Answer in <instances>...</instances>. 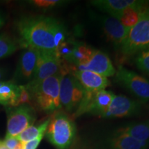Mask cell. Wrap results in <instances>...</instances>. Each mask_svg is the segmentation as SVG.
I'll list each match as a JSON object with an SVG mask.
<instances>
[{
  "instance_id": "cell-3",
  "label": "cell",
  "mask_w": 149,
  "mask_h": 149,
  "mask_svg": "<svg viewBox=\"0 0 149 149\" xmlns=\"http://www.w3.org/2000/svg\"><path fill=\"white\" fill-rule=\"evenodd\" d=\"M86 91L72 72L71 67L61 63L59 80V99L61 107L70 113H75L82 102Z\"/></svg>"
},
{
  "instance_id": "cell-23",
  "label": "cell",
  "mask_w": 149,
  "mask_h": 149,
  "mask_svg": "<svg viewBox=\"0 0 149 149\" xmlns=\"http://www.w3.org/2000/svg\"><path fill=\"white\" fill-rule=\"evenodd\" d=\"M135 64L141 71L149 73V48L137 54Z\"/></svg>"
},
{
  "instance_id": "cell-22",
  "label": "cell",
  "mask_w": 149,
  "mask_h": 149,
  "mask_svg": "<svg viewBox=\"0 0 149 149\" xmlns=\"http://www.w3.org/2000/svg\"><path fill=\"white\" fill-rule=\"evenodd\" d=\"M19 45L10 36L0 35V59L11 55L18 49Z\"/></svg>"
},
{
  "instance_id": "cell-25",
  "label": "cell",
  "mask_w": 149,
  "mask_h": 149,
  "mask_svg": "<svg viewBox=\"0 0 149 149\" xmlns=\"http://www.w3.org/2000/svg\"><path fill=\"white\" fill-rule=\"evenodd\" d=\"M33 4L37 8L41 9H49L57 6L63 4L66 1H57V0H34L32 1Z\"/></svg>"
},
{
  "instance_id": "cell-7",
  "label": "cell",
  "mask_w": 149,
  "mask_h": 149,
  "mask_svg": "<svg viewBox=\"0 0 149 149\" xmlns=\"http://www.w3.org/2000/svg\"><path fill=\"white\" fill-rule=\"evenodd\" d=\"M115 96L114 93L109 91L103 90L96 93L86 91L82 102L74 113V117L86 113L103 117Z\"/></svg>"
},
{
  "instance_id": "cell-20",
  "label": "cell",
  "mask_w": 149,
  "mask_h": 149,
  "mask_svg": "<svg viewBox=\"0 0 149 149\" xmlns=\"http://www.w3.org/2000/svg\"><path fill=\"white\" fill-rule=\"evenodd\" d=\"M94 50L84 44L74 42V48L70 64L75 65L77 68L84 66L92 56Z\"/></svg>"
},
{
  "instance_id": "cell-13",
  "label": "cell",
  "mask_w": 149,
  "mask_h": 149,
  "mask_svg": "<svg viewBox=\"0 0 149 149\" xmlns=\"http://www.w3.org/2000/svg\"><path fill=\"white\" fill-rule=\"evenodd\" d=\"M78 70H89L106 77H112L116 72L109 56L97 50H94L89 61L84 66L78 68Z\"/></svg>"
},
{
  "instance_id": "cell-2",
  "label": "cell",
  "mask_w": 149,
  "mask_h": 149,
  "mask_svg": "<svg viewBox=\"0 0 149 149\" xmlns=\"http://www.w3.org/2000/svg\"><path fill=\"white\" fill-rule=\"evenodd\" d=\"M60 73L35 85H24L31 95V102L40 111L54 113L61 108L59 99Z\"/></svg>"
},
{
  "instance_id": "cell-19",
  "label": "cell",
  "mask_w": 149,
  "mask_h": 149,
  "mask_svg": "<svg viewBox=\"0 0 149 149\" xmlns=\"http://www.w3.org/2000/svg\"><path fill=\"white\" fill-rule=\"evenodd\" d=\"M19 90V85H17L13 81H3L0 86V104L15 107Z\"/></svg>"
},
{
  "instance_id": "cell-10",
  "label": "cell",
  "mask_w": 149,
  "mask_h": 149,
  "mask_svg": "<svg viewBox=\"0 0 149 149\" xmlns=\"http://www.w3.org/2000/svg\"><path fill=\"white\" fill-rule=\"evenodd\" d=\"M38 52L35 48L26 47L22 53L14 75L13 82L17 85H26L33 80Z\"/></svg>"
},
{
  "instance_id": "cell-28",
  "label": "cell",
  "mask_w": 149,
  "mask_h": 149,
  "mask_svg": "<svg viewBox=\"0 0 149 149\" xmlns=\"http://www.w3.org/2000/svg\"><path fill=\"white\" fill-rule=\"evenodd\" d=\"M3 24H4V20H3L2 17L0 15V28L3 25Z\"/></svg>"
},
{
  "instance_id": "cell-5",
  "label": "cell",
  "mask_w": 149,
  "mask_h": 149,
  "mask_svg": "<svg viewBox=\"0 0 149 149\" xmlns=\"http://www.w3.org/2000/svg\"><path fill=\"white\" fill-rule=\"evenodd\" d=\"M149 48V5L141 14L137 23L128 30L120 46L123 55L131 56Z\"/></svg>"
},
{
  "instance_id": "cell-12",
  "label": "cell",
  "mask_w": 149,
  "mask_h": 149,
  "mask_svg": "<svg viewBox=\"0 0 149 149\" xmlns=\"http://www.w3.org/2000/svg\"><path fill=\"white\" fill-rule=\"evenodd\" d=\"M108 40L111 42L118 48L128 32L121 22L112 16H99L97 18Z\"/></svg>"
},
{
  "instance_id": "cell-8",
  "label": "cell",
  "mask_w": 149,
  "mask_h": 149,
  "mask_svg": "<svg viewBox=\"0 0 149 149\" xmlns=\"http://www.w3.org/2000/svg\"><path fill=\"white\" fill-rule=\"evenodd\" d=\"M115 80L141 101L149 100V80L136 72L120 66Z\"/></svg>"
},
{
  "instance_id": "cell-4",
  "label": "cell",
  "mask_w": 149,
  "mask_h": 149,
  "mask_svg": "<svg viewBox=\"0 0 149 149\" xmlns=\"http://www.w3.org/2000/svg\"><path fill=\"white\" fill-rule=\"evenodd\" d=\"M75 135V124L66 114L58 112L51 117L46 137L56 148H69L73 143Z\"/></svg>"
},
{
  "instance_id": "cell-21",
  "label": "cell",
  "mask_w": 149,
  "mask_h": 149,
  "mask_svg": "<svg viewBox=\"0 0 149 149\" xmlns=\"http://www.w3.org/2000/svg\"><path fill=\"white\" fill-rule=\"evenodd\" d=\"M51 117L48 118L47 120L40 123V124L36 126H31L26 129L24 130L16 137L19 141L21 142L26 143L33 139L40 137V136L44 135L46 133V129H47L48 124H49Z\"/></svg>"
},
{
  "instance_id": "cell-15",
  "label": "cell",
  "mask_w": 149,
  "mask_h": 149,
  "mask_svg": "<svg viewBox=\"0 0 149 149\" xmlns=\"http://www.w3.org/2000/svg\"><path fill=\"white\" fill-rule=\"evenodd\" d=\"M141 2V1L136 0H95L90 1L91 5L108 13L112 17H115L125 9L138 5Z\"/></svg>"
},
{
  "instance_id": "cell-9",
  "label": "cell",
  "mask_w": 149,
  "mask_h": 149,
  "mask_svg": "<svg viewBox=\"0 0 149 149\" xmlns=\"http://www.w3.org/2000/svg\"><path fill=\"white\" fill-rule=\"evenodd\" d=\"M36 68L29 85L40 83L47 78L60 73L61 61L56 53L38 51Z\"/></svg>"
},
{
  "instance_id": "cell-24",
  "label": "cell",
  "mask_w": 149,
  "mask_h": 149,
  "mask_svg": "<svg viewBox=\"0 0 149 149\" xmlns=\"http://www.w3.org/2000/svg\"><path fill=\"white\" fill-rule=\"evenodd\" d=\"M20 90L19 93L18 97L17 99L15 107H18V106L23 105V104H29V105L32 106V102H31V95L27 88L24 85H19Z\"/></svg>"
},
{
  "instance_id": "cell-26",
  "label": "cell",
  "mask_w": 149,
  "mask_h": 149,
  "mask_svg": "<svg viewBox=\"0 0 149 149\" xmlns=\"http://www.w3.org/2000/svg\"><path fill=\"white\" fill-rule=\"evenodd\" d=\"M44 135L40 136V137L33 139V140L24 143V149H37V148L39 146V144H40L41 141H42V139H43V137H44Z\"/></svg>"
},
{
  "instance_id": "cell-30",
  "label": "cell",
  "mask_w": 149,
  "mask_h": 149,
  "mask_svg": "<svg viewBox=\"0 0 149 149\" xmlns=\"http://www.w3.org/2000/svg\"><path fill=\"white\" fill-rule=\"evenodd\" d=\"M1 84H2V82H0V86H1Z\"/></svg>"
},
{
  "instance_id": "cell-29",
  "label": "cell",
  "mask_w": 149,
  "mask_h": 149,
  "mask_svg": "<svg viewBox=\"0 0 149 149\" xmlns=\"http://www.w3.org/2000/svg\"><path fill=\"white\" fill-rule=\"evenodd\" d=\"M2 76H3V72H2V70L0 69V79L2 78Z\"/></svg>"
},
{
  "instance_id": "cell-1",
  "label": "cell",
  "mask_w": 149,
  "mask_h": 149,
  "mask_svg": "<svg viewBox=\"0 0 149 149\" xmlns=\"http://www.w3.org/2000/svg\"><path fill=\"white\" fill-rule=\"evenodd\" d=\"M17 26L21 37V46L25 48L57 53L59 46L66 40V31L63 24L49 17L23 18L19 21Z\"/></svg>"
},
{
  "instance_id": "cell-11",
  "label": "cell",
  "mask_w": 149,
  "mask_h": 149,
  "mask_svg": "<svg viewBox=\"0 0 149 149\" xmlns=\"http://www.w3.org/2000/svg\"><path fill=\"white\" fill-rule=\"evenodd\" d=\"M140 109V104L135 100L122 95H115L103 117L116 118L133 116L139 113Z\"/></svg>"
},
{
  "instance_id": "cell-16",
  "label": "cell",
  "mask_w": 149,
  "mask_h": 149,
  "mask_svg": "<svg viewBox=\"0 0 149 149\" xmlns=\"http://www.w3.org/2000/svg\"><path fill=\"white\" fill-rule=\"evenodd\" d=\"M148 4L147 1H141L139 4L126 8L113 17L118 19L126 29H130L137 23L141 14Z\"/></svg>"
},
{
  "instance_id": "cell-17",
  "label": "cell",
  "mask_w": 149,
  "mask_h": 149,
  "mask_svg": "<svg viewBox=\"0 0 149 149\" xmlns=\"http://www.w3.org/2000/svg\"><path fill=\"white\" fill-rule=\"evenodd\" d=\"M125 133L136 140L148 144L149 141V122H135L117 130Z\"/></svg>"
},
{
  "instance_id": "cell-27",
  "label": "cell",
  "mask_w": 149,
  "mask_h": 149,
  "mask_svg": "<svg viewBox=\"0 0 149 149\" xmlns=\"http://www.w3.org/2000/svg\"><path fill=\"white\" fill-rule=\"evenodd\" d=\"M19 142V141L16 137H11V138L5 139L2 141L3 145L6 147H7L8 149H15V147L17 146Z\"/></svg>"
},
{
  "instance_id": "cell-6",
  "label": "cell",
  "mask_w": 149,
  "mask_h": 149,
  "mask_svg": "<svg viewBox=\"0 0 149 149\" xmlns=\"http://www.w3.org/2000/svg\"><path fill=\"white\" fill-rule=\"evenodd\" d=\"M7 112V133L5 139L17 137L24 130L32 126L36 120L34 107L29 104L8 107Z\"/></svg>"
},
{
  "instance_id": "cell-18",
  "label": "cell",
  "mask_w": 149,
  "mask_h": 149,
  "mask_svg": "<svg viewBox=\"0 0 149 149\" xmlns=\"http://www.w3.org/2000/svg\"><path fill=\"white\" fill-rule=\"evenodd\" d=\"M110 142L112 149H146L148 145L118 131L112 137Z\"/></svg>"
},
{
  "instance_id": "cell-14",
  "label": "cell",
  "mask_w": 149,
  "mask_h": 149,
  "mask_svg": "<svg viewBox=\"0 0 149 149\" xmlns=\"http://www.w3.org/2000/svg\"><path fill=\"white\" fill-rule=\"evenodd\" d=\"M73 74L86 92L96 93L103 91L110 84L107 77L89 70H76Z\"/></svg>"
}]
</instances>
